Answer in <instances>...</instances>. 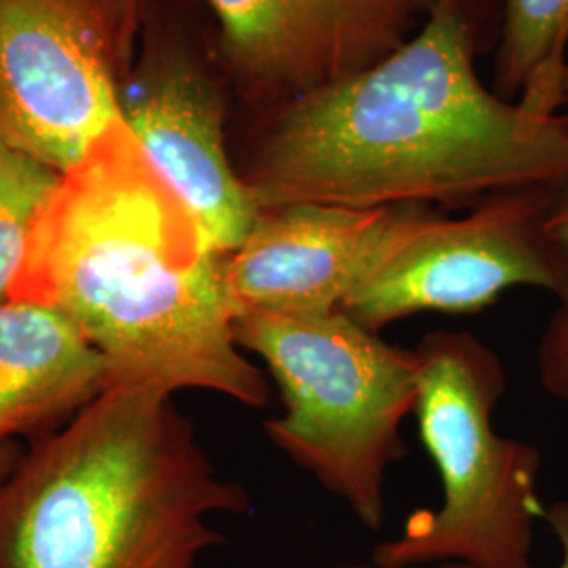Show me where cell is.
<instances>
[{"instance_id":"7a4b0ae2","label":"cell","mask_w":568,"mask_h":568,"mask_svg":"<svg viewBox=\"0 0 568 568\" xmlns=\"http://www.w3.org/2000/svg\"><path fill=\"white\" fill-rule=\"evenodd\" d=\"M11 297L63 314L100 352L110 387L270 403L264 368L234 337L224 257L122 119L61 173Z\"/></svg>"},{"instance_id":"5b68a950","label":"cell","mask_w":568,"mask_h":568,"mask_svg":"<svg viewBox=\"0 0 568 568\" xmlns=\"http://www.w3.org/2000/svg\"><path fill=\"white\" fill-rule=\"evenodd\" d=\"M419 438L434 462L443 504L415 511L398 537L373 549V565L413 568H535L541 453L495 429L508 375L493 347L467 331H432L415 345Z\"/></svg>"},{"instance_id":"d6986e66","label":"cell","mask_w":568,"mask_h":568,"mask_svg":"<svg viewBox=\"0 0 568 568\" xmlns=\"http://www.w3.org/2000/svg\"><path fill=\"white\" fill-rule=\"evenodd\" d=\"M565 105L568 108V68H567V74H565ZM568 114V112H567Z\"/></svg>"},{"instance_id":"ffe728a7","label":"cell","mask_w":568,"mask_h":568,"mask_svg":"<svg viewBox=\"0 0 568 568\" xmlns=\"http://www.w3.org/2000/svg\"><path fill=\"white\" fill-rule=\"evenodd\" d=\"M339 568H382V567H377V565H371V567H365V565H361V567H339Z\"/></svg>"},{"instance_id":"9c48e42d","label":"cell","mask_w":568,"mask_h":568,"mask_svg":"<svg viewBox=\"0 0 568 568\" xmlns=\"http://www.w3.org/2000/svg\"><path fill=\"white\" fill-rule=\"evenodd\" d=\"M227 61L253 91L291 103L398 51L436 0H206Z\"/></svg>"},{"instance_id":"6da1fadb","label":"cell","mask_w":568,"mask_h":568,"mask_svg":"<svg viewBox=\"0 0 568 568\" xmlns=\"http://www.w3.org/2000/svg\"><path fill=\"white\" fill-rule=\"evenodd\" d=\"M262 209L455 204L568 182V114L476 74L459 0L377 65L284 105L246 166Z\"/></svg>"},{"instance_id":"30bf717a","label":"cell","mask_w":568,"mask_h":568,"mask_svg":"<svg viewBox=\"0 0 568 568\" xmlns=\"http://www.w3.org/2000/svg\"><path fill=\"white\" fill-rule=\"evenodd\" d=\"M121 119L201 225L217 255L239 248L260 217L225 143L224 102L203 65L161 41L122 81Z\"/></svg>"},{"instance_id":"277c9868","label":"cell","mask_w":568,"mask_h":568,"mask_svg":"<svg viewBox=\"0 0 568 568\" xmlns=\"http://www.w3.org/2000/svg\"><path fill=\"white\" fill-rule=\"evenodd\" d=\"M234 337L283 398V415L265 422L267 440L363 527H384L387 471L408 450L400 429L419 396L415 347L387 344L344 307L321 316L243 312Z\"/></svg>"},{"instance_id":"8fae6325","label":"cell","mask_w":568,"mask_h":568,"mask_svg":"<svg viewBox=\"0 0 568 568\" xmlns=\"http://www.w3.org/2000/svg\"><path fill=\"white\" fill-rule=\"evenodd\" d=\"M108 387L100 352L58 310L0 302V445L41 440Z\"/></svg>"},{"instance_id":"ba28073f","label":"cell","mask_w":568,"mask_h":568,"mask_svg":"<svg viewBox=\"0 0 568 568\" xmlns=\"http://www.w3.org/2000/svg\"><path fill=\"white\" fill-rule=\"evenodd\" d=\"M426 213V206L312 203L262 209L241 246L224 255L225 291L236 316L342 310Z\"/></svg>"},{"instance_id":"8992f818","label":"cell","mask_w":568,"mask_h":568,"mask_svg":"<svg viewBox=\"0 0 568 568\" xmlns=\"http://www.w3.org/2000/svg\"><path fill=\"white\" fill-rule=\"evenodd\" d=\"M135 30L119 0H0V138L68 171L121 119Z\"/></svg>"},{"instance_id":"4fadbf2b","label":"cell","mask_w":568,"mask_h":568,"mask_svg":"<svg viewBox=\"0 0 568 568\" xmlns=\"http://www.w3.org/2000/svg\"><path fill=\"white\" fill-rule=\"evenodd\" d=\"M60 178L0 138V302L11 297L34 224Z\"/></svg>"},{"instance_id":"5bb4252c","label":"cell","mask_w":568,"mask_h":568,"mask_svg":"<svg viewBox=\"0 0 568 568\" xmlns=\"http://www.w3.org/2000/svg\"><path fill=\"white\" fill-rule=\"evenodd\" d=\"M537 375L551 398L568 405V293L558 300L539 337Z\"/></svg>"},{"instance_id":"7c38bea8","label":"cell","mask_w":568,"mask_h":568,"mask_svg":"<svg viewBox=\"0 0 568 568\" xmlns=\"http://www.w3.org/2000/svg\"><path fill=\"white\" fill-rule=\"evenodd\" d=\"M568 0H506L497 81L508 95L565 103Z\"/></svg>"},{"instance_id":"9a60e30c","label":"cell","mask_w":568,"mask_h":568,"mask_svg":"<svg viewBox=\"0 0 568 568\" xmlns=\"http://www.w3.org/2000/svg\"><path fill=\"white\" fill-rule=\"evenodd\" d=\"M548 232L551 241L568 260V182L551 187L548 209Z\"/></svg>"},{"instance_id":"ac0fdd59","label":"cell","mask_w":568,"mask_h":568,"mask_svg":"<svg viewBox=\"0 0 568 568\" xmlns=\"http://www.w3.org/2000/svg\"><path fill=\"white\" fill-rule=\"evenodd\" d=\"M119 2H121L124 20H126V23L135 30V20H138V7H140V0H119Z\"/></svg>"},{"instance_id":"3957f363","label":"cell","mask_w":568,"mask_h":568,"mask_svg":"<svg viewBox=\"0 0 568 568\" xmlns=\"http://www.w3.org/2000/svg\"><path fill=\"white\" fill-rule=\"evenodd\" d=\"M246 511L175 396L108 387L0 480V568H201Z\"/></svg>"},{"instance_id":"52a82bcc","label":"cell","mask_w":568,"mask_h":568,"mask_svg":"<svg viewBox=\"0 0 568 568\" xmlns=\"http://www.w3.org/2000/svg\"><path fill=\"white\" fill-rule=\"evenodd\" d=\"M551 187L488 196L469 215L427 211L361 284L344 310L382 331L415 314H476L520 286L558 300L568 293V260L551 241Z\"/></svg>"},{"instance_id":"e0dca14e","label":"cell","mask_w":568,"mask_h":568,"mask_svg":"<svg viewBox=\"0 0 568 568\" xmlns=\"http://www.w3.org/2000/svg\"><path fill=\"white\" fill-rule=\"evenodd\" d=\"M21 450H23V448L20 447V443L0 445V480L18 464Z\"/></svg>"},{"instance_id":"2e32d148","label":"cell","mask_w":568,"mask_h":568,"mask_svg":"<svg viewBox=\"0 0 568 568\" xmlns=\"http://www.w3.org/2000/svg\"><path fill=\"white\" fill-rule=\"evenodd\" d=\"M549 530L554 532L560 546V565L558 568H568V501H556L546 508V518ZM432 568H471L462 562H440Z\"/></svg>"}]
</instances>
